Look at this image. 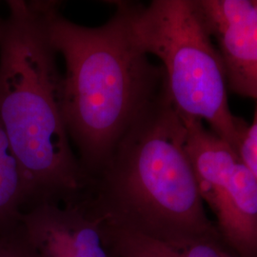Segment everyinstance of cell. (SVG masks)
Instances as JSON below:
<instances>
[{"label":"cell","instance_id":"cell-1","mask_svg":"<svg viewBox=\"0 0 257 257\" xmlns=\"http://www.w3.org/2000/svg\"><path fill=\"white\" fill-rule=\"evenodd\" d=\"M47 36L65 63L61 108L69 137L87 177L97 175L120 140L155 103L164 72L132 33L127 3L99 27L65 19L52 2H41Z\"/></svg>","mask_w":257,"mask_h":257},{"label":"cell","instance_id":"cell-2","mask_svg":"<svg viewBox=\"0 0 257 257\" xmlns=\"http://www.w3.org/2000/svg\"><path fill=\"white\" fill-rule=\"evenodd\" d=\"M185 137L164 86L96 175L97 193L88 201L93 211L107 225L166 243L222 242L205 211Z\"/></svg>","mask_w":257,"mask_h":257},{"label":"cell","instance_id":"cell-3","mask_svg":"<svg viewBox=\"0 0 257 257\" xmlns=\"http://www.w3.org/2000/svg\"><path fill=\"white\" fill-rule=\"evenodd\" d=\"M0 19V121L31 198L74 199L88 177L74 156L61 108L56 53L41 2H9Z\"/></svg>","mask_w":257,"mask_h":257},{"label":"cell","instance_id":"cell-4","mask_svg":"<svg viewBox=\"0 0 257 257\" xmlns=\"http://www.w3.org/2000/svg\"><path fill=\"white\" fill-rule=\"evenodd\" d=\"M138 45L161 62L167 95L185 118L206 122L237 152L248 125L230 110L219 52L198 0L127 3Z\"/></svg>","mask_w":257,"mask_h":257},{"label":"cell","instance_id":"cell-5","mask_svg":"<svg viewBox=\"0 0 257 257\" xmlns=\"http://www.w3.org/2000/svg\"><path fill=\"white\" fill-rule=\"evenodd\" d=\"M182 117V116H181ZM183 119L186 151L204 204L223 244L240 257H257V181L237 152L204 126Z\"/></svg>","mask_w":257,"mask_h":257},{"label":"cell","instance_id":"cell-6","mask_svg":"<svg viewBox=\"0 0 257 257\" xmlns=\"http://www.w3.org/2000/svg\"><path fill=\"white\" fill-rule=\"evenodd\" d=\"M20 232L37 257H112L101 217L88 201H41L21 214Z\"/></svg>","mask_w":257,"mask_h":257},{"label":"cell","instance_id":"cell-7","mask_svg":"<svg viewBox=\"0 0 257 257\" xmlns=\"http://www.w3.org/2000/svg\"><path fill=\"white\" fill-rule=\"evenodd\" d=\"M228 89L257 101V8L252 0H198Z\"/></svg>","mask_w":257,"mask_h":257},{"label":"cell","instance_id":"cell-8","mask_svg":"<svg viewBox=\"0 0 257 257\" xmlns=\"http://www.w3.org/2000/svg\"><path fill=\"white\" fill-rule=\"evenodd\" d=\"M107 247L112 257H240L221 241L194 240L182 244L166 243L120 230L103 222Z\"/></svg>","mask_w":257,"mask_h":257},{"label":"cell","instance_id":"cell-9","mask_svg":"<svg viewBox=\"0 0 257 257\" xmlns=\"http://www.w3.org/2000/svg\"><path fill=\"white\" fill-rule=\"evenodd\" d=\"M29 198L26 178L0 121V230L19 220L20 208Z\"/></svg>","mask_w":257,"mask_h":257},{"label":"cell","instance_id":"cell-10","mask_svg":"<svg viewBox=\"0 0 257 257\" xmlns=\"http://www.w3.org/2000/svg\"><path fill=\"white\" fill-rule=\"evenodd\" d=\"M237 154L241 162L248 168L257 181V105L252 123L247 127L240 140Z\"/></svg>","mask_w":257,"mask_h":257},{"label":"cell","instance_id":"cell-11","mask_svg":"<svg viewBox=\"0 0 257 257\" xmlns=\"http://www.w3.org/2000/svg\"><path fill=\"white\" fill-rule=\"evenodd\" d=\"M0 257H37L21 232L18 237L0 239Z\"/></svg>","mask_w":257,"mask_h":257},{"label":"cell","instance_id":"cell-12","mask_svg":"<svg viewBox=\"0 0 257 257\" xmlns=\"http://www.w3.org/2000/svg\"><path fill=\"white\" fill-rule=\"evenodd\" d=\"M252 2H253V4L255 5V7L257 8V0H252Z\"/></svg>","mask_w":257,"mask_h":257}]
</instances>
